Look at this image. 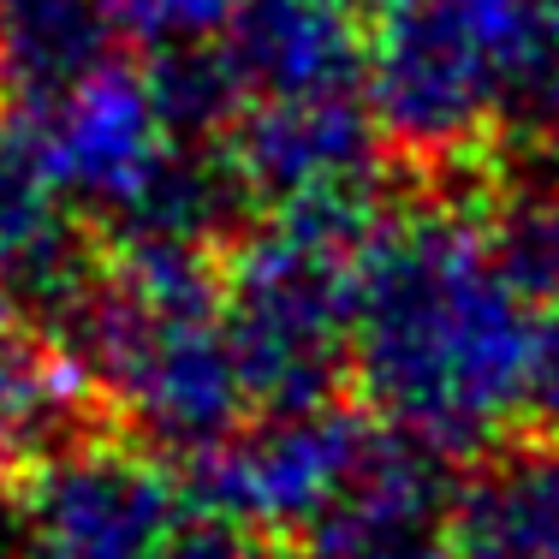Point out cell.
<instances>
[{
  "mask_svg": "<svg viewBox=\"0 0 559 559\" xmlns=\"http://www.w3.org/2000/svg\"><path fill=\"white\" fill-rule=\"evenodd\" d=\"M209 96H191V78L131 60H102L60 96L24 114V138L78 203V215L119 226L126 238H203L215 215V155L197 143Z\"/></svg>",
  "mask_w": 559,
  "mask_h": 559,
  "instance_id": "277c9868",
  "label": "cell"
},
{
  "mask_svg": "<svg viewBox=\"0 0 559 559\" xmlns=\"http://www.w3.org/2000/svg\"><path fill=\"white\" fill-rule=\"evenodd\" d=\"M536 411L548 417V429L559 435V298L542 322V376H536Z\"/></svg>",
  "mask_w": 559,
  "mask_h": 559,
  "instance_id": "9a60e30c",
  "label": "cell"
},
{
  "mask_svg": "<svg viewBox=\"0 0 559 559\" xmlns=\"http://www.w3.org/2000/svg\"><path fill=\"white\" fill-rule=\"evenodd\" d=\"M185 524V495L162 459L119 441L60 447L24 476L19 559H173Z\"/></svg>",
  "mask_w": 559,
  "mask_h": 559,
  "instance_id": "52a82bcc",
  "label": "cell"
},
{
  "mask_svg": "<svg viewBox=\"0 0 559 559\" xmlns=\"http://www.w3.org/2000/svg\"><path fill=\"white\" fill-rule=\"evenodd\" d=\"M381 417L364 423L340 405H292L245 423L209 452L203 500L245 536H304L316 542L357 483Z\"/></svg>",
  "mask_w": 559,
  "mask_h": 559,
  "instance_id": "8992f818",
  "label": "cell"
},
{
  "mask_svg": "<svg viewBox=\"0 0 559 559\" xmlns=\"http://www.w3.org/2000/svg\"><path fill=\"white\" fill-rule=\"evenodd\" d=\"M364 90L381 138L411 155H471L548 131L559 102V0H381Z\"/></svg>",
  "mask_w": 559,
  "mask_h": 559,
  "instance_id": "3957f363",
  "label": "cell"
},
{
  "mask_svg": "<svg viewBox=\"0 0 559 559\" xmlns=\"http://www.w3.org/2000/svg\"><path fill=\"white\" fill-rule=\"evenodd\" d=\"M0 559H19V554H12V542H7V536H0Z\"/></svg>",
  "mask_w": 559,
  "mask_h": 559,
  "instance_id": "ac0fdd59",
  "label": "cell"
},
{
  "mask_svg": "<svg viewBox=\"0 0 559 559\" xmlns=\"http://www.w3.org/2000/svg\"><path fill=\"white\" fill-rule=\"evenodd\" d=\"M84 369L19 298H0V476H31L66 447Z\"/></svg>",
  "mask_w": 559,
  "mask_h": 559,
  "instance_id": "8fae6325",
  "label": "cell"
},
{
  "mask_svg": "<svg viewBox=\"0 0 559 559\" xmlns=\"http://www.w3.org/2000/svg\"><path fill=\"white\" fill-rule=\"evenodd\" d=\"M364 215H269L226 269V316L257 405H322L352 345Z\"/></svg>",
  "mask_w": 559,
  "mask_h": 559,
  "instance_id": "5b68a950",
  "label": "cell"
},
{
  "mask_svg": "<svg viewBox=\"0 0 559 559\" xmlns=\"http://www.w3.org/2000/svg\"><path fill=\"white\" fill-rule=\"evenodd\" d=\"M84 274V215L24 131H0V286L48 298Z\"/></svg>",
  "mask_w": 559,
  "mask_h": 559,
  "instance_id": "30bf717a",
  "label": "cell"
},
{
  "mask_svg": "<svg viewBox=\"0 0 559 559\" xmlns=\"http://www.w3.org/2000/svg\"><path fill=\"white\" fill-rule=\"evenodd\" d=\"M364 48L369 31L357 24L352 0H250L226 36L215 102L364 90Z\"/></svg>",
  "mask_w": 559,
  "mask_h": 559,
  "instance_id": "9c48e42d",
  "label": "cell"
},
{
  "mask_svg": "<svg viewBox=\"0 0 559 559\" xmlns=\"http://www.w3.org/2000/svg\"><path fill=\"white\" fill-rule=\"evenodd\" d=\"M114 36L108 0H0V84L36 108L114 60Z\"/></svg>",
  "mask_w": 559,
  "mask_h": 559,
  "instance_id": "7c38bea8",
  "label": "cell"
},
{
  "mask_svg": "<svg viewBox=\"0 0 559 559\" xmlns=\"http://www.w3.org/2000/svg\"><path fill=\"white\" fill-rule=\"evenodd\" d=\"M108 12L119 31L138 36V43L203 48V43H226L238 31L250 0H108Z\"/></svg>",
  "mask_w": 559,
  "mask_h": 559,
  "instance_id": "4fadbf2b",
  "label": "cell"
},
{
  "mask_svg": "<svg viewBox=\"0 0 559 559\" xmlns=\"http://www.w3.org/2000/svg\"><path fill=\"white\" fill-rule=\"evenodd\" d=\"M226 114V173L269 215H364L381 126L369 90L238 96Z\"/></svg>",
  "mask_w": 559,
  "mask_h": 559,
  "instance_id": "ba28073f",
  "label": "cell"
},
{
  "mask_svg": "<svg viewBox=\"0 0 559 559\" xmlns=\"http://www.w3.org/2000/svg\"><path fill=\"white\" fill-rule=\"evenodd\" d=\"M411 559H464L452 542H435V548H423V554H411Z\"/></svg>",
  "mask_w": 559,
  "mask_h": 559,
  "instance_id": "2e32d148",
  "label": "cell"
},
{
  "mask_svg": "<svg viewBox=\"0 0 559 559\" xmlns=\"http://www.w3.org/2000/svg\"><path fill=\"white\" fill-rule=\"evenodd\" d=\"M548 138H559V102H554V114H548Z\"/></svg>",
  "mask_w": 559,
  "mask_h": 559,
  "instance_id": "e0dca14e",
  "label": "cell"
},
{
  "mask_svg": "<svg viewBox=\"0 0 559 559\" xmlns=\"http://www.w3.org/2000/svg\"><path fill=\"white\" fill-rule=\"evenodd\" d=\"M518 245H524V257H530V274L548 280L554 298H559V191L530 215V226L518 233Z\"/></svg>",
  "mask_w": 559,
  "mask_h": 559,
  "instance_id": "5bb4252c",
  "label": "cell"
},
{
  "mask_svg": "<svg viewBox=\"0 0 559 559\" xmlns=\"http://www.w3.org/2000/svg\"><path fill=\"white\" fill-rule=\"evenodd\" d=\"M72 357L119 417L162 447L215 452L257 405L203 238H126L78 286Z\"/></svg>",
  "mask_w": 559,
  "mask_h": 559,
  "instance_id": "7a4b0ae2",
  "label": "cell"
},
{
  "mask_svg": "<svg viewBox=\"0 0 559 559\" xmlns=\"http://www.w3.org/2000/svg\"><path fill=\"white\" fill-rule=\"evenodd\" d=\"M542 322L524 245L476 197H417L364 226L345 369L388 429L441 459L536 405Z\"/></svg>",
  "mask_w": 559,
  "mask_h": 559,
  "instance_id": "6da1fadb",
  "label": "cell"
}]
</instances>
